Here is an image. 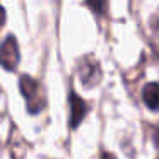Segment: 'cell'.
<instances>
[{"label":"cell","instance_id":"obj_1","mask_svg":"<svg viewBox=\"0 0 159 159\" xmlns=\"http://www.w3.org/2000/svg\"><path fill=\"white\" fill-rule=\"evenodd\" d=\"M19 87H21L22 96L26 98V104H28V110L31 115H36L45 108V94L43 89L39 86V82L36 79L29 75H22L19 80Z\"/></svg>","mask_w":159,"mask_h":159},{"label":"cell","instance_id":"obj_2","mask_svg":"<svg viewBox=\"0 0 159 159\" xmlns=\"http://www.w3.org/2000/svg\"><path fill=\"white\" fill-rule=\"evenodd\" d=\"M77 72L86 87H94L101 80V67L93 57H84L77 65Z\"/></svg>","mask_w":159,"mask_h":159},{"label":"cell","instance_id":"obj_3","mask_svg":"<svg viewBox=\"0 0 159 159\" xmlns=\"http://www.w3.org/2000/svg\"><path fill=\"white\" fill-rule=\"evenodd\" d=\"M19 63V46L14 36H7L0 45V65L5 70H14Z\"/></svg>","mask_w":159,"mask_h":159},{"label":"cell","instance_id":"obj_4","mask_svg":"<svg viewBox=\"0 0 159 159\" xmlns=\"http://www.w3.org/2000/svg\"><path fill=\"white\" fill-rule=\"evenodd\" d=\"M69 99H70V127L77 128L79 123L84 120V116H86L89 106H87L86 101L75 93H70Z\"/></svg>","mask_w":159,"mask_h":159},{"label":"cell","instance_id":"obj_5","mask_svg":"<svg viewBox=\"0 0 159 159\" xmlns=\"http://www.w3.org/2000/svg\"><path fill=\"white\" fill-rule=\"evenodd\" d=\"M142 99L149 110H159V82H149L142 89Z\"/></svg>","mask_w":159,"mask_h":159},{"label":"cell","instance_id":"obj_6","mask_svg":"<svg viewBox=\"0 0 159 159\" xmlns=\"http://www.w3.org/2000/svg\"><path fill=\"white\" fill-rule=\"evenodd\" d=\"M86 4L94 14H104L108 9V0H86Z\"/></svg>","mask_w":159,"mask_h":159},{"label":"cell","instance_id":"obj_7","mask_svg":"<svg viewBox=\"0 0 159 159\" xmlns=\"http://www.w3.org/2000/svg\"><path fill=\"white\" fill-rule=\"evenodd\" d=\"M152 137H154V144H156V147H157V151H159V125L154 128V135H152Z\"/></svg>","mask_w":159,"mask_h":159},{"label":"cell","instance_id":"obj_8","mask_svg":"<svg viewBox=\"0 0 159 159\" xmlns=\"http://www.w3.org/2000/svg\"><path fill=\"white\" fill-rule=\"evenodd\" d=\"M4 22H5V11H4V7L0 5V28L4 26Z\"/></svg>","mask_w":159,"mask_h":159},{"label":"cell","instance_id":"obj_9","mask_svg":"<svg viewBox=\"0 0 159 159\" xmlns=\"http://www.w3.org/2000/svg\"><path fill=\"white\" fill-rule=\"evenodd\" d=\"M99 159H116V157H115L113 154H108V152H106V154H103V156H101Z\"/></svg>","mask_w":159,"mask_h":159}]
</instances>
